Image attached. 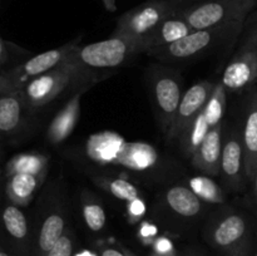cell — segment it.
I'll return each mask as SVG.
<instances>
[{"mask_svg":"<svg viewBox=\"0 0 257 256\" xmlns=\"http://www.w3.org/2000/svg\"><path fill=\"white\" fill-rule=\"evenodd\" d=\"M205 240L220 256H253L256 231L243 213L226 210L205 227Z\"/></svg>","mask_w":257,"mask_h":256,"instance_id":"1","label":"cell"},{"mask_svg":"<svg viewBox=\"0 0 257 256\" xmlns=\"http://www.w3.org/2000/svg\"><path fill=\"white\" fill-rule=\"evenodd\" d=\"M141 52H146L143 39L113 34L108 39L92 44L83 47L75 45L70 50L64 63L75 69L88 73L90 69H109L120 67L131 57Z\"/></svg>","mask_w":257,"mask_h":256,"instance_id":"2","label":"cell"},{"mask_svg":"<svg viewBox=\"0 0 257 256\" xmlns=\"http://www.w3.org/2000/svg\"><path fill=\"white\" fill-rule=\"evenodd\" d=\"M256 8L257 0H203L180 10V14L193 30H202L246 23Z\"/></svg>","mask_w":257,"mask_h":256,"instance_id":"3","label":"cell"},{"mask_svg":"<svg viewBox=\"0 0 257 256\" xmlns=\"http://www.w3.org/2000/svg\"><path fill=\"white\" fill-rule=\"evenodd\" d=\"M246 23H231L210 29L193 30L186 37L165 45L148 50V54L160 60H185L197 57L208 48L221 42L233 40L245 29Z\"/></svg>","mask_w":257,"mask_h":256,"instance_id":"4","label":"cell"},{"mask_svg":"<svg viewBox=\"0 0 257 256\" xmlns=\"http://www.w3.org/2000/svg\"><path fill=\"white\" fill-rule=\"evenodd\" d=\"M75 45V43H69L63 47L47 50L10 69L3 70L0 73V94L20 92L30 80L59 67Z\"/></svg>","mask_w":257,"mask_h":256,"instance_id":"5","label":"cell"},{"mask_svg":"<svg viewBox=\"0 0 257 256\" xmlns=\"http://www.w3.org/2000/svg\"><path fill=\"white\" fill-rule=\"evenodd\" d=\"M178 10L171 0H151L120 15L113 34L145 39L162 20Z\"/></svg>","mask_w":257,"mask_h":256,"instance_id":"6","label":"cell"},{"mask_svg":"<svg viewBox=\"0 0 257 256\" xmlns=\"http://www.w3.org/2000/svg\"><path fill=\"white\" fill-rule=\"evenodd\" d=\"M89 75L63 63L30 80L20 92L28 108H39L54 100L73 80L84 79Z\"/></svg>","mask_w":257,"mask_h":256,"instance_id":"7","label":"cell"},{"mask_svg":"<svg viewBox=\"0 0 257 256\" xmlns=\"http://www.w3.org/2000/svg\"><path fill=\"white\" fill-rule=\"evenodd\" d=\"M0 242L12 256H32L33 236L27 215L5 196L0 210Z\"/></svg>","mask_w":257,"mask_h":256,"instance_id":"8","label":"cell"},{"mask_svg":"<svg viewBox=\"0 0 257 256\" xmlns=\"http://www.w3.org/2000/svg\"><path fill=\"white\" fill-rule=\"evenodd\" d=\"M151 93L161 127L167 135L172 127L178 105L183 97L181 77L168 70H161L152 78Z\"/></svg>","mask_w":257,"mask_h":256,"instance_id":"9","label":"cell"},{"mask_svg":"<svg viewBox=\"0 0 257 256\" xmlns=\"http://www.w3.org/2000/svg\"><path fill=\"white\" fill-rule=\"evenodd\" d=\"M220 173L225 185L233 192H241L248 182L245 170V153L241 130L232 128L223 137Z\"/></svg>","mask_w":257,"mask_h":256,"instance_id":"10","label":"cell"},{"mask_svg":"<svg viewBox=\"0 0 257 256\" xmlns=\"http://www.w3.org/2000/svg\"><path fill=\"white\" fill-rule=\"evenodd\" d=\"M256 82L257 48L242 42L240 49L226 65L221 83L227 93H238L250 89Z\"/></svg>","mask_w":257,"mask_h":256,"instance_id":"11","label":"cell"},{"mask_svg":"<svg viewBox=\"0 0 257 256\" xmlns=\"http://www.w3.org/2000/svg\"><path fill=\"white\" fill-rule=\"evenodd\" d=\"M215 87V83L202 80V82L193 84L183 93L172 127L166 135L168 140H175V138H180L182 136V133L190 127L191 123L206 107Z\"/></svg>","mask_w":257,"mask_h":256,"instance_id":"12","label":"cell"},{"mask_svg":"<svg viewBox=\"0 0 257 256\" xmlns=\"http://www.w3.org/2000/svg\"><path fill=\"white\" fill-rule=\"evenodd\" d=\"M245 153V170L248 182H252L257 170V87L248 89L245 103L243 125L241 128Z\"/></svg>","mask_w":257,"mask_h":256,"instance_id":"13","label":"cell"},{"mask_svg":"<svg viewBox=\"0 0 257 256\" xmlns=\"http://www.w3.org/2000/svg\"><path fill=\"white\" fill-rule=\"evenodd\" d=\"M223 122L213 127L197 150L191 156V163L196 170L208 176L220 175L221 156L223 147Z\"/></svg>","mask_w":257,"mask_h":256,"instance_id":"14","label":"cell"},{"mask_svg":"<svg viewBox=\"0 0 257 256\" xmlns=\"http://www.w3.org/2000/svg\"><path fill=\"white\" fill-rule=\"evenodd\" d=\"M89 87L90 85L80 87V89H78L70 97V99L63 105L62 109L53 118L47 131V140L52 145H59L72 135L75 125L79 122L80 100H82L83 94L89 89Z\"/></svg>","mask_w":257,"mask_h":256,"instance_id":"15","label":"cell"},{"mask_svg":"<svg viewBox=\"0 0 257 256\" xmlns=\"http://www.w3.org/2000/svg\"><path fill=\"white\" fill-rule=\"evenodd\" d=\"M65 213L63 207H53L43 218L35 236H33L32 256H47L64 235Z\"/></svg>","mask_w":257,"mask_h":256,"instance_id":"16","label":"cell"},{"mask_svg":"<svg viewBox=\"0 0 257 256\" xmlns=\"http://www.w3.org/2000/svg\"><path fill=\"white\" fill-rule=\"evenodd\" d=\"M192 32V28L183 19L182 15L180 14V10H177L175 14L170 15L165 20H162L143 39L146 52H148L151 49H155V48L165 47V45L171 44V43L186 37V35H188Z\"/></svg>","mask_w":257,"mask_h":256,"instance_id":"17","label":"cell"},{"mask_svg":"<svg viewBox=\"0 0 257 256\" xmlns=\"http://www.w3.org/2000/svg\"><path fill=\"white\" fill-rule=\"evenodd\" d=\"M47 175L18 173L5 178L4 196L8 201L19 207H25L34 198L35 193L44 182Z\"/></svg>","mask_w":257,"mask_h":256,"instance_id":"18","label":"cell"},{"mask_svg":"<svg viewBox=\"0 0 257 256\" xmlns=\"http://www.w3.org/2000/svg\"><path fill=\"white\" fill-rule=\"evenodd\" d=\"M27 108L22 92L0 94V140L20 130Z\"/></svg>","mask_w":257,"mask_h":256,"instance_id":"19","label":"cell"},{"mask_svg":"<svg viewBox=\"0 0 257 256\" xmlns=\"http://www.w3.org/2000/svg\"><path fill=\"white\" fill-rule=\"evenodd\" d=\"M166 202L171 211L186 218L196 217L202 211L201 198L186 186H173L166 192Z\"/></svg>","mask_w":257,"mask_h":256,"instance_id":"20","label":"cell"},{"mask_svg":"<svg viewBox=\"0 0 257 256\" xmlns=\"http://www.w3.org/2000/svg\"><path fill=\"white\" fill-rule=\"evenodd\" d=\"M49 168V158L42 153L27 152L15 155L5 163L3 175L5 178L18 173L47 175Z\"/></svg>","mask_w":257,"mask_h":256,"instance_id":"21","label":"cell"},{"mask_svg":"<svg viewBox=\"0 0 257 256\" xmlns=\"http://www.w3.org/2000/svg\"><path fill=\"white\" fill-rule=\"evenodd\" d=\"M82 213L87 227L93 232H99L104 228L107 215L99 198L92 192L84 191L82 195Z\"/></svg>","mask_w":257,"mask_h":256,"instance_id":"22","label":"cell"},{"mask_svg":"<svg viewBox=\"0 0 257 256\" xmlns=\"http://www.w3.org/2000/svg\"><path fill=\"white\" fill-rule=\"evenodd\" d=\"M93 182L102 190L107 191L118 200L131 202L140 198V190L131 181L120 177H93Z\"/></svg>","mask_w":257,"mask_h":256,"instance_id":"23","label":"cell"},{"mask_svg":"<svg viewBox=\"0 0 257 256\" xmlns=\"http://www.w3.org/2000/svg\"><path fill=\"white\" fill-rule=\"evenodd\" d=\"M190 188L201 198V201H207L211 203H222L225 201V196L220 186L206 176L193 177L190 181Z\"/></svg>","mask_w":257,"mask_h":256,"instance_id":"24","label":"cell"},{"mask_svg":"<svg viewBox=\"0 0 257 256\" xmlns=\"http://www.w3.org/2000/svg\"><path fill=\"white\" fill-rule=\"evenodd\" d=\"M73 250H74V237L70 230H65L64 235L60 237L57 245L50 250L47 256H73Z\"/></svg>","mask_w":257,"mask_h":256,"instance_id":"25","label":"cell"},{"mask_svg":"<svg viewBox=\"0 0 257 256\" xmlns=\"http://www.w3.org/2000/svg\"><path fill=\"white\" fill-rule=\"evenodd\" d=\"M127 207H128V215H130V218L132 221L140 220L146 212V205L141 198H137V200L128 202Z\"/></svg>","mask_w":257,"mask_h":256,"instance_id":"26","label":"cell"},{"mask_svg":"<svg viewBox=\"0 0 257 256\" xmlns=\"http://www.w3.org/2000/svg\"><path fill=\"white\" fill-rule=\"evenodd\" d=\"M252 19H251L250 28H248L247 33H246V37L243 39V42L248 43V44H252L253 47L257 48V10L255 9L252 13Z\"/></svg>","mask_w":257,"mask_h":256,"instance_id":"27","label":"cell"},{"mask_svg":"<svg viewBox=\"0 0 257 256\" xmlns=\"http://www.w3.org/2000/svg\"><path fill=\"white\" fill-rule=\"evenodd\" d=\"M100 256H131V251L125 247H104L100 251Z\"/></svg>","mask_w":257,"mask_h":256,"instance_id":"28","label":"cell"},{"mask_svg":"<svg viewBox=\"0 0 257 256\" xmlns=\"http://www.w3.org/2000/svg\"><path fill=\"white\" fill-rule=\"evenodd\" d=\"M9 60V50H8V44L2 37H0V73L3 72V67Z\"/></svg>","mask_w":257,"mask_h":256,"instance_id":"29","label":"cell"},{"mask_svg":"<svg viewBox=\"0 0 257 256\" xmlns=\"http://www.w3.org/2000/svg\"><path fill=\"white\" fill-rule=\"evenodd\" d=\"M252 195H253V203H255V207H256V211H257V170H256V173H255V177H253L252 180Z\"/></svg>","mask_w":257,"mask_h":256,"instance_id":"30","label":"cell"},{"mask_svg":"<svg viewBox=\"0 0 257 256\" xmlns=\"http://www.w3.org/2000/svg\"><path fill=\"white\" fill-rule=\"evenodd\" d=\"M3 180H5L4 175H3V171H0V210H2V203L4 200V183Z\"/></svg>","mask_w":257,"mask_h":256,"instance_id":"31","label":"cell"},{"mask_svg":"<svg viewBox=\"0 0 257 256\" xmlns=\"http://www.w3.org/2000/svg\"><path fill=\"white\" fill-rule=\"evenodd\" d=\"M103 4H104L105 9L109 10V12H114L115 10V0H102Z\"/></svg>","mask_w":257,"mask_h":256,"instance_id":"32","label":"cell"},{"mask_svg":"<svg viewBox=\"0 0 257 256\" xmlns=\"http://www.w3.org/2000/svg\"><path fill=\"white\" fill-rule=\"evenodd\" d=\"M182 256H205V255L200 253V252H198V251L188 250V251H186V252H183Z\"/></svg>","mask_w":257,"mask_h":256,"instance_id":"33","label":"cell"},{"mask_svg":"<svg viewBox=\"0 0 257 256\" xmlns=\"http://www.w3.org/2000/svg\"><path fill=\"white\" fill-rule=\"evenodd\" d=\"M0 256H12L9 253V251L4 247V245H3L2 242H0Z\"/></svg>","mask_w":257,"mask_h":256,"instance_id":"34","label":"cell"},{"mask_svg":"<svg viewBox=\"0 0 257 256\" xmlns=\"http://www.w3.org/2000/svg\"><path fill=\"white\" fill-rule=\"evenodd\" d=\"M3 156H4V152H3V148H2V146H0V162H2V160H3Z\"/></svg>","mask_w":257,"mask_h":256,"instance_id":"35","label":"cell"},{"mask_svg":"<svg viewBox=\"0 0 257 256\" xmlns=\"http://www.w3.org/2000/svg\"><path fill=\"white\" fill-rule=\"evenodd\" d=\"M253 256H257V231H256V248H255V253Z\"/></svg>","mask_w":257,"mask_h":256,"instance_id":"36","label":"cell"},{"mask_svg":"<svg viewBox=\"0 0 257 256\" xmlns=\"http://www.w3.org/2000/svg\"><path fill=\"white\" fill-rule=\"evenodd\" d=\"M131 256H136V255H135V253H133V252H132V251H131Z\"/></svg>","mask_w":257,"mask_h":256,"instance_id":"37","label":"cell"}]
</instances>
